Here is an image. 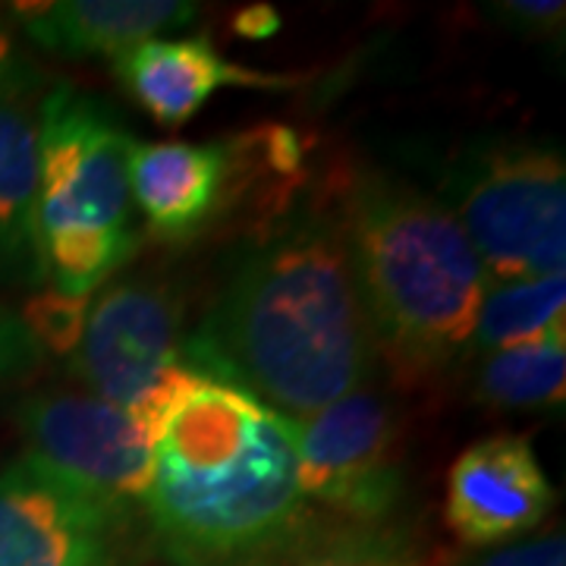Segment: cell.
I'll return each mask as SVG.
<instances>
[{"mask_svg": "<svg viewBox=\"0 0 566 566\" xmlns=\"http://www.w3.org/2000/svg\"><path fill=\"white\" fill-rule=\"evenodd\" d=\"M375 349L400 381H422L469 349L485 271L441 199L381 170H356L334 192Z\"/></svg>", "mask_w": 566, "mask_h": 566, "instance_id": "3", "label": "cell"}, {"mask_svg": "<svg viewBox=\"0 0 566 566\" xmlns=\"http://www.w3.org/2000/svg\"><path fill=\"white\" fill-rule=\"evenodd\" d=\"M196 10L199 7L186 0H54L20 3L17 17L32 41L48 51L70 57H120L142 41L192 22Z\"/></svg>", "mask_w": 566, "mask_h": 566, "instance_id": "13", "label": "cell"}, {"mask_svg": "<svg viewBox=\"0 0 566 566\" xmlns=\"http://www.w3.org/2000/svg\"><path fill=\"white\" fill-rule=\"evenodd\" d=\"M88 296H66L61 290H41L22 308V327L35 344H48L54 353H73L85 327Z\"/></svg>", "mask_w": 566, "mask_h": 566, "instance_id": "17", "label": "cell"}, {"mask_svg": "<svg viewBox=\"0 0 566 566\" xmlns=\"http://www.w3.org/2000/svg\"><path fill=\"white\" fill-rule=\"evenodd\" d=\"M133 139L73 85L39 104V245L54 290L92 296L139 249L129 192Z\"/></svg>", "mask_w": 566, "mask_h": 566, "instance_id": "4", "label": "cell"}, {"mask_svg": "<svg viewBox=\"0 0 566 566\" xmlns=\"http://www.w3.org/2000/svg\"><path fill=\"white\" fill-rule=\"evenodd\" d=\"M566 331V274L488 286L469 349L497 353Z\"/></svg>", "mask_w": 566, "mask_h": 566, "instance_id": "15", "label": "cell"}, {"mask_svg": "<svg viewBox=\"0 0 566 566\" xmlns=\"http://www.w3.org/2000/svg\"><path fill=\"white\" fill-rule=\"evenodd\" d=\"M463 566H566L564 532H547L532 542L491 547Z\"/></svg>", "mask_w": 566, "mask_h": 566, "instance_id": "19", "label": "cell"}, {"mask_svg": "<svg viewBox=\"0 0 566 566\" xmlns=\"http://www.w3.org/2000/svg\"><path fill=\"white\" fill-rule=\"evenodd\" d=\"M117 76L133 98L164 126H180L223 85H281V76L252 73L223 61L205 39H148L123 51Z\"/></svg>", "mask_w": 566, "mask_h": 566, "instance_id": "12", "label": "cell"}, {"mask_svg": "<svg viewBox=\"0 0 566 566\" xmlns=\"http://www.w3.org/2000/svg\"><path fill=\"white\" fill-rule=\"evenodd\" d=\"M41 95L29 88L0 98V281L48 277L35 223Z\"/></svg>", "mask_w": 566, "mask_h": 566, "instance_id": "14", "label": "cell"}, {"mask_svg": "<svg viewBox=\"0 0 566 566\" xmlns=\"http://www.w3.org/2000/svg\"><path fill=\"white\" fill-rule=\"evenodd\" d=\"M296 566H419L403 560L378 545H363V542H346V545H327L322 551L303 554Z\"/></svg>", "mask_w": 566, "mask_h": 566, "instance_id": "20", "label": "cell"}, {"mask_svg": "<svg viewBox=\"0 0 566 566\" xmlns=\"http://www.w3.org/2000/svg\"><path fill=\"white\" fill-rule=\"evenodd\" d=\"M180 308L155 283H117L88 308L73 371L104 403L126 409L155 438L167 409L202 371L182 363Z\"/></svg>", "mask_w": 566, "mask_h": 566, "instance_id": "6", "label": "cell"}, {"mask_svg": "<svg viewBox=\"0 0 566 566\" xmlns=\"http://www.w3.org/2000/svg\"><path fill=\"white\" fill-rule=\"evenodd\" d=\"M123 516L22 453L0 472V566H111Z\"/></svg>", "mask_w": 566, "mask_h": 566, "instance_id": "9", "label": "cell"}, {"mask_svg": "<svg viewBox=\"0 0 566 566\" xmlns=\"http://www.w3.org/2000/svg\"><path fill=\"white\" fill-rule=\"evenodd\" d=\"M296 482L303 497L356 520H381L403 494L397 422L385 397L359 387L296 422Z\"/></svg>", "mask_w": 566, "mask_h": 566, "instance_id": "8", "label": "cell"}, {"mask_svg": "<svg viewBox=\"0 0 566 566\" xmlns=\"http://www.w3.org/2000/svg\"><path fill=\"white\" fill-rule=\"evenodd\" d=\"M145 510L186 566L243 564L300 526L296 422L240 387L199 378L151 438Z\"/></svg>", "mask_w": 566, "mask_h": 566, "instance_id": "2", "label": "cell"}, {"mask_svg": "<svg viewBox=\"0 0 566 566\" xmlns=\"http://www.w3.org/2000/svg\"><path fill=\"white\" fill-rule=\"evenodd\" d=\"M180 356L290 422L359 390L375 337L334 211H303L271 227Z\"/></svg>", "mask_w": 566, "mask_h": 566, "instance_id": "1", "label": "cell"}, {"mask_svg": "<svg viewBox=\"0 0 566 566\" xmlns=\"http://www.w3.org/2000/svg\"><path fill=\"white\" fill-rule=\"evenodd\" d=\"M554 488L523 434H494L465 447L447 475L444 516L469 547H494L538 526Z\"/></svg>", "mask_w": 566, "mask_h": 566, "instance_id": "10", "label": "cell"}, {"mask_svg": "<svg viewBox=\"0 0 566 566\" xmlns=\"http://www.w3.org/2000/svg\"><path fill=\"white\" fill-rule=\"evenodd\" d=\"M475 394L482 403L504 406V409L564 403L566 331L547 334L532 344L488 353L475 375Z\"/></svg>", "mask_w": 566, "mask_h": 566, "instance_id": "16", "label": "cell"}, {"mask_svg": "<svg viewBox=\"0 0 566 566\" xmlns=\"http://www.w3.org/2000/svg\"><path fill=\"white\" fill-rule=\"evenodd\" d=\"M41 73L32 66V61L22 54L17 35L0 22V98L13 92H29L39 88Z\"/></svg>", "mask_w": 566, "mask_h": 566, "instance_id": "22", "label": "cell"}, {"mask_svg": "<svg viewBox=\"0 0 566 566\" xmlns=\"http://www.w3.org/2000/svg\"><path fill=\"white\" fill-rule=\"evenodd\" d=\"M25 457L82 494L126 513L145 501L155 457L151 434L126 409L92 394L48 390L17 409Z\"/></svg>", "mask_w": 566, "mask_h": 566, "instance_id": "7", "label": "cell"}, {"mask_svg": "<svg viewBox=\"0 0 566 566\" xmlns=\"http://www.w3.org/2000/svg\"><path fill=\"white\" fill-rule=\"evenodd\" d=\"M35 363H39V344L22 327L20 318H13L0 305V375H20Z\"/></svg>", "mask_w": 566, "mask_h": 566, "instance_id": "21", "label": "cell"}, {"mask_svg": "<svg viewBox=\"0 0 566 566\" xmlns=\"http://www.w3.org/2000/svg\"><path fill=\"white\" fill-rule=\"evenodd\" d=\"M441 189L488 286L564 274L566 167L554 145L472 142L447 164Z\"/></svg>", "mask_w": 566, "mask_h": 566, "instance_id": "5", "label": "cell"}, {"mask_svg": "<svg viewBox=\"0 0 566 566\" xmlns=\"http://www.w3.org/2000/svg\"><path fill=\"white\" fill-rule=\"evenodd\" d=\"M233 29L243 35V39H268V35H274L277 29H281V17L271 10V7H245L237 13V20H233Z\"/></svg>", "mask_w": 566, "mask_h": 566, "instance_id": "23", "label": "cell"}, {"mask_svg": "<svg viewBox=\"0 0 566 566\" xmlns=\"http://www.w3.org/2000/svg\"><path fill=\"white\" fill-rule=\"evenodd\" d=\"M233 174V145L155 142L129 151V192L164 240H189L211 221Z\"/></svg>", "mask_w": 566, "mask_h": 566, "instance_id": "11", "label": "cell"}, {"mask_svg": "<svg viewBox=\"0 0 566 566\" xmlns=\"http://www.w3.org/2000/svg\"><path fill=\"white\" fill-rule=\"evenodd\" d=\"M488 10H494L497 20L526 39H554L560 35L566 20V7L560 0H504L491 3Z\"/></svg>", "mask_w": 566, "mask_h": 566, "instance_id": "18", "label": "cell"}]
</instances>
